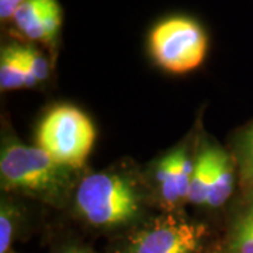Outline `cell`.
I'll list each match as a JSON object with an SVG mask.
<instances>
[{
  "mask_svg": "<svg viewBox=\"0 0 253 253\" xmlns=\"http://www.w3.org/2000/svg\"><path fill=\"white\" fill-rule=\"evenodd\" d=\"M206 228L176 217H161L131 236L121 253H197Z\"/></svg>",
  "mask_w": 253,
  "mask_h": 253,
  "instance_id": "cell-5",
  "label": "cell"
},
{
  "mask_svg": "<svg viewBox=\"0 0 253 253\" xmlns=\"http://www.w3.org/2000/svg\"><path fill=\"white\" fill-rule=\"evenodd\" d=\"M151 56L162 69L181 75L197 69L208 52V36L199 21L173 16L159 21L148 37Z\"/></svg>",
  "mask_w": 253,
  "mask_h": 253,
  "instance_id": "cell-4",
  "label": "cell"
},
{
  "mask_svg": "<svg viewBox=\"0 0 253 253\" xmlns=\"http://www.w3.org/2000/svg\"><path fill=\"white\" fill-rule=\"evenodd\" d=\"M28 87V72L23 44L10 42L0 52V89L3 91Z\"/></svg>",
  "mask_w": 253,
  "mask_h": 253,
  "instance_id": "cell-9",
  "label": "cell"
},
{
  "mask_svg": "<svg viewBox=\"0 0 253 253\" xmlns=\"http://www.w3.org/2000/svg\"><path fill=\"white\" fill-rule=\"evenodd\" d=\"M193 166L194 162H191L184 148L173 151L159 162L155 180L159 197L166 207L176 208L189 201Z\"/></svg>",
  "mask_w": 253,
  "mask_h": 253,
  "instance_id": "cell-7",
  "label": "cell"
},
{
  "mask_svg": "<svg viewBox=\"0 0 253 253\" xmlns=\"http://www.w3.org/2000/svg\"><path fill=\"white\" fill-rule=\"evenodd\" d=\"M23 55L28 72V87H33L46 81L49 75V65L44 54L30 44H23Z\"/></svg>",
  "mask_w": 253,
  "mask_h": 253,
  "instance_id": "cell-12",
  "label": "cell"
},
{
  "mask_svg": "<svg viewBox=\"0 0 253 253\" xmlns=\"http://www.w3.org/2000/svg\"><path fill=\"white\" fill-rule=\"evenodd\" d=\"M7 253H11V252H10V251H9V252H7Z\"/></svg>",
  "mask_w": 253,
  "mask_h": 253,
  "instance_id": "cell-17",
  "label": "cell"
},
{
  "mask_svg": "<svg viewBox=\"0 0 253 253\" xmlns=\"http://www.w3.org/2000/svg\"><path fill=\"white\" fill-rule=\"evenodd\" d=\"M231 253H253V203L241 214L229 238Z\"/></svg>",
  "mask_w": 253,
  "mask_h": 253,
  "instance_id": "cell-11",
  "label": "cell"
},
{
  "mask_svg": "<svg viewBox=\"0 0 253 253\" xmlns=\"http://www.w3.org/2000/svg\"><path fill=\"white\" fill-rule=\"evenodd\" d=\"M62 253H89L86 251H78V249H72V251H68V252H62Z\"/></svg>",
  "mask_w": 253,
  "mask_h": 253,
  "instance_id": "cell-16",
  "label": "cell"
},
{
  "mask_svg": "<svg viewBox=\"0 0 253 253\" xmlns=\"http://www.w3.org/2000/svg\"><path fill=\"white\" fill-rule=\"evenodd\" d=\"M24 0H0V18L1 21H9Z\"/></svg>",
  "mask_w": 253,
  "mask_h": 253,
  "instance_id": "cell-15",
  "label": "cell"
},
{
  "mask_svg": "<svg viewBox=\"0 0 253 253\" xmlns=\"http://www.w3.org/2000/svg\"><path fill=\"white\" fill-rule=\"evenodd\" d=\"M234 163L225 151L212 148V173L211 190L207 207L218 208L224 206L234 191Z\"/></svg>",
  "mask_w": 253,
  "mask_h": 253,
  "instance_id": "cell-8",
  "label": "cell"
},
{
  "mask_svg": "<svg viewBox=\"0 0 253 253\" xmlns=\"http://www.w3.org/2000/svg\"><path fill=\"white\" fill-rule=\"evenodd\" d=\"M241 177L245 186L253 189V126L244 135L239 149Z\"/></svg>",
  "mask_w": 253,
  "mask_h": 253,
  "instance_id": "cell-14",
  "label": "cell"
},
{
  "mask_svg": "<svg viewBox=\"0 0 253 253\" xmlns=\"http://www.w3.org/2000/svg\"><path fill=\"white\" fill-rule=\"evenodd\" d=\"M0 184L3 191H17L63 207L75 186V169L56 162L38 146L10 141L0 155Z\"/></svg>",
  "mask_w": 253,
  "mask_h": 253,
  "instance_id": "cell-1",
  "label": "cell"
},
{
  "mask_svg": "<svg viewBox=\"0 0 253 253\" xmlns=\"http://www.w3.org/2000/svg\"><path fill=\"white\" fill-rule=\"evenodd\" d=\"M18 212L9 201H1L0 210V253H7L16 232Z\"/></svg>",
  "mask_w": 253,
  "mask_h": 253,
  "instance_id": "cell-13",
  "label": "cell"
},
{
  "mask_svg": "<svg viewBox=\"0 0 253 253\" xmlns=\"http://www.w3.org/2000/svg\"><path fill=\"white\" fill-rule=\"evenodd\" d=\"M11 21L26 40L54 48L62 28V9L58 0H24Z\"/></svg>",
  "mask_w": 253,
  "mask_h": 253,
  "instance_id": "cell-6",
  "label": "cell"
},
{
  "mask_svg": "<svg viewBox=\"0 0 253 253\" xmlns=\"http://www.w3.org/2000/svg\"><path fill=\"white\" fill-rule=\"evenodd\" d=\"M211 173H212V148L204 149L193 166L191 183H190L189 203L197 207H207L208 196L211 190Z\"/></svg>",
  "mask_w": 253,
  "mask_h": 253,
  "instance_id": "cell-10",
  "label": "cell"
},
{
  "mask_svg": "<svg viewBox=\"0 0 253 253\" xmlns=\"http://www.w3.org/2000/svg\"><path fill=\"white\" fill-rule=\"evenodd\" d=\"M94 141L96 129L90 118L69 104L49 110L37 131V146L75 170L86 163Z\"/></svg>",
  "mask_w": 253,
  "mask_h": 253,
  "instance_id": "cell-3",
  "label": "cell"
},
{
  "mask_svg": "<svg viewBox=\"0 0 253 253\" xmlns=\"http://www.w3.org/2000/svg\"><path fill=\"white\" fill-rule=\"evenodd\" d=\"M76 210L94 226H120L139 214L142 197L134 181L117 173H94L79 183L75 194Z\"/></svg>",
  "mask_w": 253,
  "mask_h": 253,
  "instance_id": "cell-2",
  "label": "cell"
}]
</instances>
